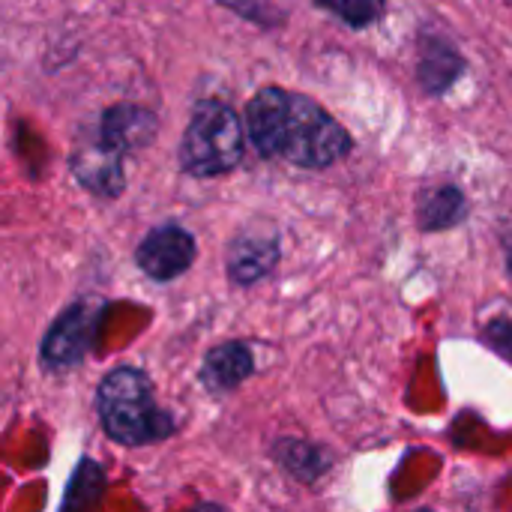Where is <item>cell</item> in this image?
<instances>
[{"instance_id":"cell-1","label":"cell","mask_w":512,"mask_h":512,"mask_svg":"<svg viewBox=\"0 0 512 512\" xmlns=\"http://www.w3.org/2000/svg\"><path fill=\"white\" fill-rule=\"evenodd\" d=\"M246 132L261 156L297 168H330L354 144L348 129L315 99L282 87H264L249 99Z\"/></svg>"},{"instance_id":"cell-2","label":"cell","mask_w":512,"mask_h":512,"mask_svg":"<svg viewBox=\"0 0 512 512\" xmlns=\"http://www.w3.org/2000/svg\"><path fill=\"white\" fill-rule=\"evenodd\" d=\"M96 408L105 435L123 447L156 444L177 432L171 414L156 402L150 375L135 366H117L102 378Z\"/></svg>"},{"instance_id":"cell-3","label":"cell","mask_w":512,"mask_h":512,"mask_svg":"<svg viewBox=\"0 0 512 512\" xmlns=\"http://www.w3.org/2000/svg\"><path fill=\"white\" fill-rule=\"evenodd\" d=\"M243 123L219 99H201L192 108L180 141V168L189 177H219L243 162Z\"/></svg>"},{"instance_id":"cell-4","label":"cell","mask_w":512,"mask_h":512,"mask_svg":"<svg viewBox=\"0 0 512 512\" xmlns=\"http://www.w3.org/2000/svg\"><path fill=\"white\" fill-rule=\"evenodd\" d=\"M102 321H105V306L96 300H78L66 306L42 339V360L51 369H66L81 363L93 351Z\"/></svg>"},{"instance_id":"cell-5","label":"cell","mask_w":512,"mask_h":512,"mask_svg":"<svg viewBox=\"0 0 512 512\" xmlns=\"http://www.w3.org/2000/svg\"><path fill=\"white\" fill-rule=\"evenodd\" d=\"M198 249H195V237L180 228V225H159L153 228L138 252H135V264L156 282H171L177 276H183L192 261H195Z\"/></svg>"},{"instance_id":"cell-6","label":"cell","mask_w":512,"mask_h":512,"mask_svg":"<svg viewBox=\"0 0 512 512\" xmlns=\"http://www.w3.org/2000/svg\"><path fill=\"white\" fill-rule=\"evenodd\" d=\"M123 159L126 156L111 150L99 135H84V138H78V144L69 156V168L87 192H93L99 198H117L126 189Z\"/></svg>"},{"instance_id":"cell-7","label":"cell","mask_w":512,"mask_h":512,"mask_svg":"<svg viewBox=\"0 0 512 512\" xmlns=\"http://www.w3.org/2000/svg\"><path fill=\"white\" fill-rule=\"evenodd\" d=\"M279 234L270 228H246L240 231L225 255V267L234 285H255L273 273L279 264Z\"/></svg>"},{"instance_id":"cell-8","label":"cell","mask_w":512,"mask_h":512,"mask_svg":"<svg viewBox=\"0 0 512 512\" xmlns=\"http://www.w3.org/2000/svg\"><path fill=\"white\" fill-rule=\"evenodd\" d=\"M156 132H159L156 114L150 108H141V105H129V102L111 105L99 117V138L123 156L153 144Z\"/></svg>"},{"instance_id":"cell-9","label":"cell","mask_w":512,"mask_h":512,"mask_svg":"<svg viewBox=\"0 0 512 512\" xmlns=\"http://www.w3.org/2000/svg\"><path fill=\"white\" fill-rule=\"evenodd\" d=\"M462 72H465V60L447 39H441V36H423L420 39L417 78L429 96L447 93Z\"/></svg>"},{"instance_id":"cell-10","label":"cell","mask_w":512,"mask_h":512,"mask_svg":"<svg viewBox=\"0 0 512 512\" xmlns=\"http://www.w3.org/2000/svg\"><path fill=\"white\" fill-rule=\"evenodd\" d=\"M255 372V357L243 342H225L207 351L201 366V384L210 393H231Z\"/></svg>"},{"instance_id":"cell-11","label":"cell","mask_w":512,"mask_h":512,"mask_svg":"<svg viewBox=\"0 0 512 512\" xmlns=\"http://www.w3.org/2000/svg\"><path fill=\"white\" fill-rule=\"evenodd\" d=\"M468 216V201L459 186L441 183L432 189H423L417 198V222L423 231H444L456 228Z\"/></svg>"},{"instance_id":"cell-12","label":"cell","mask_w":512,"mask_h":512,"mask_svg":"<svg viewBox=\"0 0 512 512\" xmlns=\"http://www.w3.org/2000/svg\"><path fill=\"white\" fill-rule=\"evenodd\" d=\"M273 459L300 483L312 486L318 483L327 471H330V456L318 447V444H309V441H300V438H282L276 441L273 447Z\"/></svg>"},{"instance_id":"cell-13","label":"cell","mask_w":512,"mask_h":512,"mask_svg":"<svg viewBox=\"0 0 512 512\" xmlns=\"http://www.w3.org/2000/svg\"><path fill=\"white\" fill-rule=\"evenodd\" d=\"M102 489H105V474H102V468L84 459V462L78 465L75 477L69 480V492H66V498H63V507H72V510L90 507V504H96V498L102 495Z\"/></svg>"},{"instance_id":"cell-14","label":"cell","mask_w":512,"mask_h":512,"mask_svg":"<svg viewBox=\"0 0 512 512\" xmlns=\"http://www.w3.org/2000/svg\"><path fill=\"white\" fill-rule=\"evenodd\" d=\"M315 3L324 6L327 12H333L339 21H345L354 30L375 24L387 9V0H315Z\"/></svg>"},{"instance_id":"cell-15","label":"cell","mask_w":512,"mask_h":512,"mask_svg":"<svg viewBox=\"0 0 512 512\" xmlns=\"http://www.w3.org/2000/svg\"><path fill=\"white\" fill-rule=\"evenodd\" d=\"M219 3L258 27H276L285 21V9L279 0H219Z\"/></svg>"},{"instance_id":"cell-16","label":"cell","mask_w":512,"mask_h":512,"mask_svg":"<svg viewBox=\"0 0 512 512\" xmlns=\"http://www.w3.org/2000/svg\"><path fill=\"white\" fill-rule=\"evenodd\" d=\"M483 336H486V342H489L492 351H498L504 360L512 363V321H507V318L489 321L486 330H483Z\"/></svg>"},{"instance_id":"cell-17","label":"cell","mask_w":512,"mask_h":512,"mask_svg":"<svg viewBox=\"0 0 512 512\" xmlns=\"http://www.w3.org/2000/svg\"><path fill=\"white\" fill-rule=\"evenodd\" d=\"M507 264H510V270H512V228H510V234H507Z\"/></svg>"}]
</instances>
